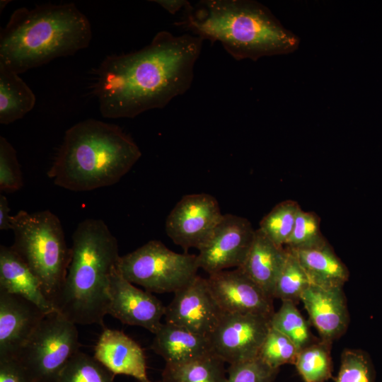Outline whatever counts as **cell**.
Instances as JSON below:
<instances>
[{"mask_svg":"<svg viewBox=\"0 0 382 382\" xmlns=\"http://www.w3.org/2000/svg\"><path fill=\"white\" fill-rule=\"evenodd\" d=\"M46 314L21 296L0 291V359L16 358Z\"/></svg>","mask_w":382,"mask_h":382,"instance_id":"cell-15","label":"cell"},{"mask_svg":"<svg viewBox=\"0 0 382 382\" xmlns=\"http://www.w3.org/2000/svg\"><path fill=\"white\" fill-rule=\"evenodd\" d=\"M320 217L301 209L296 216L292 233L284 247L291 250L313 249L328 243L320 230Z\"/></svg>","mask_w":382,"mask_h":382,"instance_id":"cell-29","label":"cell"},{"mask_svg":"<svg viewBox=\"0 0 382 382\" xmlns=\"http://www.w3.org/2000/svg\"><path fill=\"white\" fill-rule=\"evenodd\" d=\"M209 289L224 313H256L271 318L272 299L241 269L209 274Z\"/></svg>","mask_w":382,"mask_h":382,"instance_id":"cell-14","label":"cell"},{"mask_svg":"<svg viewBox=\"0 0 382 382\" xmlns=\"http://www.w3.org/2000/svg\"><path fill=\"white\" fill-rule=\"evenodd\" d=\"M117 269L131 283L151 293L163 294L175 293L188 284L199 268L197 255L178 253L160 241L151 240L120 256Z\"/></svg>","mask_w":382,"mask_h":382,"instance_id":"cell-7","label":"cell"},{"mask_svg":"<svg viewBox=\"0 0 382 382\" xmlns=\"http://www.w3.org/2000/svg\"><path fill=\"white\" fill-rule=\"evenodd\" d=\"M278 371L279 369L270 367L257 357L230 364L226 382H273Z\"/></svg>","mask_w":382,"mask_h":382,"instance_id":"cell-33","label":"cell"},{"mask_svg":"<svg viewBox=\"0 0 382 382\" xmlns=\"http://www.w3.org/2000/svg\"><path fill=\"white\" fill-rule=\"evenodd\" d=\"M178 25L203 40L219 42L236 60L295 52L299 37L263 4L253 0H203L185 11Z\"/></svg>","mask_w":382,"mask_h":382,"instance_id":"cell-2","label":"cell"},{"mask_svg":"<svg viewBox=\"0 0 382 382\" xmlns=\"http://www.w3.org/2000/svg\"><path fill=\"white\" fill-rule=\"evenodd\" d=\"M79 347L76 325L54 311L46 314L16 359L33 382H54Z\"/></svg>","mask_w":382,"mask_h":382,"instance_id":"cell-8","label":"cell"},{"mask_svg":"<svg viewBox=\"0 0 382 382\" xmlns=\"http://www.w3.org/2000/svg\"><path fill=\"white\" fill-rule=\"evenodd\" d=\"M270 326L290 339L299 351L315 342L307 321L291 301H282L270 318Z\"/></svg>","mask_w":382,"mask_h":382,"instance_id":"cell-25","label":"cell"},{"mask_svg":"<svg viewBox=\"0 0 382 382\" xmlns=\"http://www.w3.org/2000/svg\"><path fill=\"white\" fill-rule=\"evenodd\" d=\"M270 318L256 313H224L209 337L213 353L229 365L258 357Z\"/></svg>","mask_w":382,"mask_h":382,"instance_id":"cell-10","label":"cell"},{"mask_svg":"<svg viewBox=\"0 0 382 382\" xmlns=\"http://www.w3.org/2000/svg\"><path fill=\"white\" fill-rule=\"evenodd\" d=\"M288 250L297 258L311 284L324 287H342L349 279L346 265L329 243L318 248Z\"/></svg>","mask_w":382,"mask_h":382,"instance_id":"cell-21","label":"cell"},{"mask_svg":"<svg viewBox=\"0 0 382 382\" xmlns=\"http://www.w3.org/2000/svg\"><path fill=\"white\" fill-rule=\"evenodd\" d=\"M204 40L158 32L142 49L108 56L96 71L94 93L105 118H133L161 109L191 86Z\"/></svg>","mask_w":382,"mask_h":382,"instance_id":"cell-1","label":"cell"},{"mask_svg":"<svg viewBox=\"0 0 382 382\" xmlns=\"http://www.w3.org/2000/svg\"><path fill=\"white\" fill-rule=\"evenodd\" d=\"M0 291L21 296L47 313L55 311L37 277L11 246L4 245L0 246Z\"/></svg>","mask_w":382,"mask_h":382,"instance_id":"cell-19","label":"cell"},{"mask_svg":"<svg viewBox=\"0 0 382 382\" xmlns=\"http://www.w3.org/2000/svg\"><path fill=\"white\" fill-rule=\"evenodd\" d=\"M255 234L250 221L225 214L212 234L198 250L199 268L208 274L241 267L251 248Z\"/></svg>","mask_w":382,"mask_h":382,"instance_id":"cell-11","label":"cell"},{"mask_svg":"<svg viewBox=\"0 0 382 382\" xmlns=\"http://www.w3.org/2000/svg\"><path fill=\"white\" fill-rule=\"evenodd\" d=\"M161 6L170 14H175L179 11H185L190 6V3L186 0H156L151 1Z\"/></svg>","mask_w":382,"mask_h":382,"instance_id":"cell-35","label":"cell"},{"mask_svg":"<svg viewBox=\"0 0 382 382\" xmlns=\"http://www.w3.org/2000/svg\"><path fill=\"white\" fill-rule=\"evenodd\" d=\"M299 350L294 343L279 331L270 328L260 347L258 357L273 369L294 364Z\"/></svg>","mask_w":382,"mask_h":382,"instance_id":"cell-30","label":"cell"},{"mask_svg":"<svg viewBox=\"0 0 382 382\" xmlns=\"http://www.w3.org/2000/svg\"><path fill=\"white\" fill-rule=\"evenodd\" d=\"M71 248V262L53 307L76 325L103 327L110 276L120 257L117 240L104 221L86 219L77 225Z\"/></svg>","mask_w":382,"mask_h":382,"instance_id":"cell-4","label":"cell"},{"mask_svg":"<svg viewBox=\"0 0 382 382\" xmlns=\"http://www.w3.org/2000/svg\"><path fill=\"white\" fill-rule=\"evenodd\" d=\"M288 255L285 247L276 245L259 228L243 264L239 267L273 299V291Z\"/></svg>","mask_w":382,"mask_h":382,"instance_id":"cell-20","label":"cell"},{"mask_svg":"<svg viewBox=\"0 0 382 382\" xmlns=\"http://www.w3.org/2000/svg\"><path fill=\"white\" fill-rule=\"evenodd\" d=\"M14 241L11 246L41 283L52 301L59 291L71 259L62 223L50 210L11 216Z\"/></svg>","mask_w":382,"mask_h":382,"instance_id":"cell-6","label":"cell"},{"mask_svg":"<svg viewBox=\"0 0 382 382\" xmlns=\"http://www.w3.org/2000/svg\"><path fill=\"white\" fill-rule=\"evenodd\" d=\"M93 357L115 376L126 375L139 382L151 381L143 349L122 331L104 328L94 347Z\"/></svg>","mask_w":382,"mask_h":382,"instance_id":"cell-17","label":"cell"},{"mask_svg":"<svg viewBox=\"0 0 382 382\" xmlns=\"http://www.w3.org/2000/svg\"><path fill=\"white\" fill-rule=\"evenodd\" d=\"M0 382H33L28 371L16 358L0 359Z\"/></svg>","mask_w":382,"mask_h":382,"instance_id":"cell-34","label":"cell"},{"mask_svg":"<svg viewBox=\"0 0 382 382\" xmlns=\"http://www.w3.org/2000/svg\"><path fill=\"white\" fill-rule=\"evenodd\" d=\"M225 362L214 354L175 366L165 365L161 380L165 382H226Z\"/></svg>","mask_w":382,"mask_h":382,"instance_id":"cell-23","label":"cell"},{"mask_svg":"<svg viewBox=\"0 0 382 382\" xmlns=\"http://www.w3.org/2000/svg\"><path fill=\"white\" fill-rule=\"evenodd\" d=\"M287 250L286 262L275 284L273 299L295 303L300 300L302 293L311 282L295 255Z\"/></svg>","mask_w":382,"mask_h":382,"instance_id":"cell-28","label":"cell"},{"mask_svg":"<svg viewBox=\"0 0 382 382\" xmlns=\"http://www.w3.org/2000/svg\"><path fill=\"white\" fill-rule=\"evenodd\" d=\"M173 294L166 306V323L209 337L224 313L209 289L207 278L197 275Z\"/></svg>","mask_w":382,"mask_h":382,"instance_id":"cell-12","label":"cell"},{"mask_svg":"<svg viewBox=\"0 0 382 382\" xmlns=\"http://www.w3.org/2000/svg\"><path fill=\"white\" fill-rule=\"evenodd\" d=\"M108 295V314L124 324L141 327L153 334L159 330L166 306L151 292L127 280L117 265L110 276Z\"/></svg>","mask_w":382,"mask_h":382,"instance_id":"cell-13","label":"cell"},{"mask_svg":"<svg viewBox=\"0 0 382 382\" xmlns=\"http://www.w3.org/2000/svg\"><path fill=\"white\" fill-rule=\"evenodd\" d=\"M92 38L88 19L73 3L14 11L0 35V63L20 74L75 54Z\"/></svg>","mask_w":382,"mask_h":382,"instance_id":"cell-5","label":"cell"},{"mask_svg":"<svg viewBox=\"0 0 382 382\" xmlns=\"http://www.w3.org/2000/svg\"><path fill=\"white\" fill-rule=\"evenodd\" d=\"M151 349L169 366L185 364L214 354L209 337L168 323H162L154 334Z\"/></svg>","mask_w":382,"mask_h":382,"instance_id":"cell-18","label":"cell"},{"mask_svg":"<svg viewBox=\"0 0 382 382\" xmlns=\"http://www.w3.org/2000/svg\"><path fill=\"white\" fill-rule=\"evenodd\" d=\"M376 371L369 354L361 349H345L335 382H375Z\"/></svg>","mask_w":382,"mask_h":382,"instance_id":"cell-31","label":"cell"},{"mask_svg":"<svg viewBox=\"0 0 382 382\" xmlns=\"http://www.w3.org/2000/svg\"><path fill=\"white\" fill-rule=\"evenodd\" d=\"M10 208L7 198L3 195H0V230L1 231H12V224L11 223V216L9 214Z\"/></svg>","mask_w":382,"mask_h":382,"instance_id":"cell-36","label":"cell"},{"mask_svg":"<svg viewBox=\"0 0 382 382\" xmlns=\"http://www.w3.org/2000/svg\"><path fill=\"white\" fill-rule=\"evenodd\" d=\"M115 375L94 357L77 352L60 371L54 382H114Z\"/></svg>","mask_w":382,"mask_h":382,"instance_id":"cell-27","label":"cell"},{"mask_svg":"<svg viewBox=\"0 0 382 382\" xmlns=\"http://www.w3.org/2000/svg\"><path fill=\"white\" fill-rule=\"evenodd\" d=\"M23 186V175L16 151L6 139L0 137V190L14 192Z\"/></svg>","mask_w":382,"mask_h":382,"instance_id":"cell-32","label":"cell"},{"mask_svg":"<svg viewBox=\"0 0 382 382\" xmlns=\"http://www.w3.org/2000/svg\"><path fill=\"white\" fill-rule=\"evenodd\" d=\"M300 301L323 340L332 343L344 334L349 316L342 287L311 284L302 293Z\"/></svg>","mask_w":382,"mask_h":382,"instance_id":"cell-16","label":"cell"},{"mask_svg":"<svg viewBox=\"0 0 382 382\" xmlns=\"http://www.w3.org/2000/svg\"><path fill=\"white\" fill-rule=\"evenodd\" d=\"M300 209L296 201H282L262 218L259 229L274 243L284 247L292 233Z\"/></svg>","mask_w":382,"mask_h":382,"instance_id":"cell-26","label":"cell"},{"mask_svg":"<svg viewBox=\"0 0 382 382\" xmlns=\"http://www.w3.org/2000/svg\"><path fill=\"white\" fill-rule=\"evenodd\" d=\"M217 199L207 193L184 195L166 221V231L186 252L199 250L223 217Z\"/></svg>","mask_w":382,"mask_h":382,"instance_id":"cell-9","label":"cell"},{"mask_svg":"<svg viewBox=\"0 0 382 382\" xmlns=\"http://www.w3.org/2000/svg\"><path fill=\"white\" fill-rule=\"evenodd\" d=\"M150 382H154V381H150ZM155 382H165V381H163L161 380V381H155Z\"/></svg>","mask_w":382,"mask_h":382,"instance_id":"cell-37","label":"cell"},{"mask_svg":"<svg viewBox=\"0 0 382 382\" xmlns=\"http://www.w3.org/2000/svg\"><path fill=\"white\" fill-rule=\"evenodd\" d=\"M134 141L119 126L88 119L69 128L47 174L74 192L111 186L141 158Z\"/></svg>","mask_w":382,"mask_h":382,"instance_id":"cell-3","label":"cell"},{"mask_svg":"<svg viewBox=\"0 0 382 382\" xmlns=\"http://www.w3.org/2000/svg\"><path fill=\"white\" fill-rule=\"evenodd\" d=\"M330 345L321 340L299 351L294 364L305 382H325L332 378Z\"/></svg>","mask_w":382,"mask_h":382,"instance_id":"cell-24","label":"cell"},{"mask_svg":"<svg viewBox=\"0 0 382 382\" xmlns=\"http://www.w3.org/2000/svg\"><path fill=\"white\" fill-rule=\"evenodd\" d=\"M36 98L16 72L0 63V123L11 124L34 108Z\"/></svg>","mask_w":382,"mask_h":382,"instance_id":"cell-22","label":"cell"}]
</instances>
